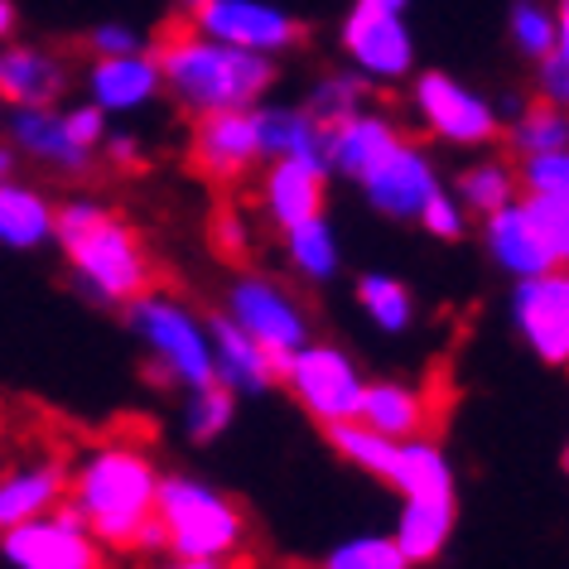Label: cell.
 <instances>
[{
  "instance_id": "1",
  "label": "cell",
  "mask_w": 569,
  "mask_h": 569,
  "mask_svg": "<svg viewBox=\"0 0 569 569\" xmlns=\"http://www.w3.org/2000/svg\"><path fill=\"white\" fill-rule=\"evenodd\" d=\"M160 463L136 439H107V445L82 449L68 468V497L82 526L102 550H164L160 521H154V497H160Z\"/></svg>"
},
{
  "instance_id": "2",
  "label": "cell",
  "mask_w": 569,
  "mask_h": 569,
  "mask_svg": "<svg viewBox=\"0 0 569 569\" xmlns=\"http://www.w3.org/2000/svg\"><path fill=\"white\" fill-rule=\"evenodd\" d=\"M53 241H59L78 290L97 305H131L154 284V261L146 241L117 208L97 198H68L53 212Z\"/></svg>"
},
{
  "instance_id": "3",
  "label": "cell",
  "mask_w": 569,
  "mask_h": 569,
  "mask_svg": "<svg viewBox=\"0 0 569 569\" xmlns=\"http://www.w3.org/2000/svg\"><path fill=\"white\" fill-rule=\"evenodd\" d=\"M160 68V88L189 111V117H208V111H237L266 102L276 88V59L251 49H232L198 30H169L154 53Z\"/></svg>"
},
{
  "instance_id": "4",
  "label": "cell",
  "mask_w": 569,
  "mask_h": 569,
  "mask_svg": "<svg viewBox=\"0 0 569 569\" xmlns=\"http://www.w3.org/2000/svg\"><path fill=\"white\" fill-rule=\"evenodd\" d=\"M154 521L164 536V555L183 560H237L247 546V511L212 482L193 473H164L154 497Z\"/></svg>"
},
{
  "instance_id": "5",
  "label": "cell",
  "mask_w": 569,
  "mask_h": 569,
  "mask_svg": "<svg viewBox=\"0 0 569 569\" xmlns=\"http://www.w3.org/2000/svg\"><path fill=\"white\" fill-rule=\"evenodd\" d=\"M126 323H131L140 352H146L150 372L169 381L179 391H193L212 377V343H208V319L193 305H183L169 290H150L136 295L126 305Z\"/></svg>"
},
{
  "instance_id": "6",
  "label": "cell",
  "mask_w": 569,
  "mask_h": 569,
  "mask_svg": "<svg viewBox=\"0 0 569 569\" xmlns=\"http://www.w3.org/2000/svg\"><path fill=\"white\" fill-rule=\"evenodd\" d=\"M222 315L247 338H256L276 362H284L295 348H305L309 338H315V329H309V309L300 305V295L276 276H261V270H241V276L227 284Z\"/></svg>"
},
{
  "instance_id": "7",
  "label": "cell",
  "mask_w": 569,
  "mask_h": 569,
  "mask_svg": "<svg viewBox=\"0 0 569 569\" xmlns=\"http://www.w3.org/2000/svg\"><path fill=\"white\" fill-rule=\"evenodd\" d=\"M280 381L290 387V396L300 401V410L323 430L343 420H358V401H362V367L352 362V352L333 348V343H315L309 338L305 348H295L290 358L280 362Z\"/></svg>"
},
{
  "instance_id": "8",
  "label": "cell",
  "mask_w": 569,
  "mask_h": 569,
  "mask_svg": "<svg viewBox=\"0 0 569 569\" xmlns=\"http://www.w3.org/2000/svg\"><path fill=\"white\" fill-rule=\"evenodd\" d=\"M410 107H416V121L445 146L488 150L502 136V111L449 73H420L410 88Z\"/></svg>"
},
{
  "instance_id": "9",
  "label": "cell",
  "mask_w": 569,
  "mask_h": 569,
  "mask_svg": "<svg viewBox=\"0 0 569 569\" xmlns=\"http://www.w3.org/2000/svg\"><path fill=\"white\" fill-rule=\"evenodd\" d=\"M0 555L10 569H102V546L82 526V517L68 502L34 521H20L0 531Z\"/></svg>"
},
{
  "instance_id": "10",
  "label": "cell",
  "mask_w": 569,
  "mask_h": 569,
  "mask_svg": "<svg viewBox=\"0 0 569 569\" xmlns=\"http://www.w3.org/2000/svg\"><path fill=\"white\" fill-rule=\"evenodd\" d=\"M352 183L362 189L367 208L381 212V218H391V222H416V212L430 203V193L445 189V183H439V169L430 160V150H425L420 140H410V136L396 140V146L381 154V160L367 164Z\"/></svg>"
},
{
  "instance_id": "11",
  "label": "cell",
  "mask_w": 569,
  "mask_h": 569,
  "mask_svg": "<svg viewBox=\"0 0 569 569\" xmlns=\"http://www.w3.org/2000/svg\"><path fill=\"white\" fill-rule=\"evenodd\" d=\"M193 30L218 44L266 53V59H280L305 39V24L270 0H203L193 6Z\"/></svg>"
},
{
  "instance_id": "12",
  "label": "cell",
  "mask_w": 569,
  "mask_h": 569,
  "mask_svg": "<svg viewBox=\"0 0 569 569\" xmlns=\"http://www.w3.org/2000/svg\"><path fill=\"white\" fill-rule=\"evenodd\" d=\"M343 53L367 82H406L416 73V34L401 10H381L358 0L343 20Z\"/></svg>"
},
{
  "instance_id": "13",
  "label": "cell",
  "mask_w": 569,
  "mask_h": 569,
  "mask_svg": "<svg viewBox=\"0 0 569 569\" xmlns=\"http://www.w3.org/2000/svg\"><path fill=\"white\" fill-rule=\"evenodd\" d=\"M189 160H193L198 174H208L212 183H241L247 174H256V169L266 164L256 107L208 111V117H193Z\"/></svg>"
},
{
  "instance_id": "14",
  "label": "cell",
  "mask_w": 569,
  "mask_h": 569,
  "mask_svg": "<svg viewBox=\"0 0 569 569\" xmlns=\"http://www.w3.org/2000/svg\"><path fill=\"white\" fill-rule=\"evenodd\" d=\"M511 329L546 367L569 362V276L565 270H540L521 276L511 290Z\"/></svg>"
},
{
  "instance_id": "15",
  "label": "cell",
  "mask_w": 569,
  "mask_h": 569,
  "mask_svg": "<svg viewBox=\"0 0 569 569\" xmlns=\"http://www.w3.org/2000/svg\"><path fill=\"white\" fill-rule=\"evenodd\" d=\"M329 164L323 160H300V154H280V160L261 164V183H256V203H261L266 227H284L319 218L329 208Z\"/></svg>"
},
{
  "instance_id": "16",
  "label": "cell",
  "mask_w": 569,
  "mask_h": 569,
  "mask_svg": "<svg viewBox=\"0 0 569 569\" xmlns=\"http://www.w3.org/2000/svg\"><path fill=\"white\" fill-rule=\"evenodd\" d=\"M6 146L16 150V160H34L68 179L88 174L97 164V150H88L68 131L63 107H16L6 121Z\"/></svg>"
},
{
  "instance_id": "17",
  "label": "cell",
  "mask_w": 569,
  "mask_h": 569,
  "mask_svg": "<svg viewBox=\"0 0 569 569\" xmlns=\"http://www.w3.org/2000/svg\"><path fill=\"white\" fill-rule=\"evenodd\" d=\"M160 68L154 53L131 49V53H97L88 68V102L102 107L107 117H131V111L150 107L160 97Z\"/></svg>"
},
{
  "instance_id": "18",
  "label": "cell",
  "mask_w": 569,
  "mask_h": 569,
  "mask_svg": "<svg viewBox=\"0 0 569 569\" xmlns=\"http://www.w3.org/2000/svg\"><path fill=\"white\" fill-rule=\"evenodd\" d=\"M482 241H488L492 266L507 270L511 280L540 276V270H565L560 261H555L550 241L540 237V227L531 222V212H526L521 193L511 198V203H502L497 212H488V218H482Z\"/></svg>"
},
{
  "instance_id": "19",
  "label": "cell",
  "mask_w": 569,
  "mask_h": 569,
  "mask_svg": "<svg viewBox=\"0 0 569 569\" xmlns=\"http://www.w3.org/2000/svg\"><path fill=\"white\" fill-rule=\"evenodd\" d=\"M208 343H212V377L237 396H261L280 381V362L247 338L227 315H208Z\"/></svg>"
},
{
  "instance_id": "20",
  "label": "cell",
  "mask_w": 569,
  "mask_h": 569,
  "mask_svg": "<svg viewBox=\"0 0 569 569\" xmlns=\"http://www.w3.org/2000/svg\"><path fill=\"white\" fill-rule=\"evenodd\" d=\"M68 92V63L49 49L6 44L0 49V102L6 107H59Z\"/></svg>"
},
{
  "instance_id": "21",
  "label": "cell",
  "mask_w": 569,
  "mask_h": 569,
  "mask_svg": "<svg viewBox=\"0 0 569 569\" xmlns=\"http://www.w3.org/2000/svg\"><path fill=\"white\" fill-rule=\"evenodd\" d=\"M396 140H401V126L381 111H352V117L323 126V164L329 174H343V179H358L367 164L381 160Z\"/></svg>"
},
{
  "instance_id": "22",
  "label": "cell",
  "mask_w": 569,
  "mask_h": 569,
  "mask_svg": "<svg viewBox=\"0 0 569 569\" xmlns=\"http://www.w3.org/2000/svg\"><path fill=\"white\" fill-rule=\"evenodd\" d=\"M68 497V463L34 459L20 468H0V531L20 521H34Z\"/></svg>"
},
{
  "instance_id": "23",
  "label": "cell",
  "mask_w": 569,
  "mask_h": 569,
  "mask_svg": "<svg viewBox=\"0 0 569 569\" xmlns=\"http://www.w3.org/2000/svg\"><path fill=\"white\" fill-rule=\"evenodd\" d=\"M453 526H459V497H406L391 536L410 565H430L449 550Z\"/></svg>"
},
{
  "instance_id": "24",
  "label": "cell",
  "mask_w": 569,
  "mask_h": 569,
  "mask_svg": "<svg viewBox=\"0 0 569 569\" xmlns=\"http://www.w3.org/2000/svg\"><path fill=\"white\" fill-rule=\"evenodd\" d=\"M53 212L59 203L16 174L0 179V247L6 251H39L53 241Z\"/></svg>"
},
{
  "instance_id": "25",
  "label": "cell",
  "mask_w": 569,
  "mask_h": 569,
  "mask_svg": "<svg viewBox=\"0 0 569 569\" xmlns=\"http://www.w3.org/2000/svg\"><path fill=\"white\" fill-rule=\"evenodd\" d=\"M358 420L387 439L425 435V425H430V396L420 387H406V381H367L362 401H358Z\"/></svg>"
},
{
  "instance_id": "26",
  "label": "cell",
  "mask_w": 569,
  "mask_h": 569,
  "mask_svg": "<svg viewBox=\"0 0 569 569\" xmlns=\"http://www.w3.org/2000/svg\"><path fill=\"white\" fill-rule=\"evenodd\" d=\"M387 488H396L401 497H453V463L445 445L430 435L396 439Z\"/></svg>"
},
{
  "instance_id": "27",
  "label": "cell",
  "mask_w": 569,
  "mask_h": 569,
  "mask_svg": "<svg viewBox=\"0 0 569 569\" xmlns=\"http://www.w3.org/2000/svg\"><path fill=\"white\" fill-rule=\"evenodd\" d=\"M280 247H284V266H290L305 284H329V280L343 276V241H338L329 212L284 227Z\"/></svg>"
},
{
  "instance_id": "28",
  "label": "cell",
  "mask_w": 569,
  "mask_h": 569,
  "mask_svg": "<svg viewBox=\"0 0 569 569\" xmlns=\"http://www.w3.org/2000/svg\"><path fill=\"white\" fill-rule=\"evenodd\" d=\"M358 309L362 319L372 323V329L401 338L416 329L420 319V305H416V290H410L406 280L387 276V270H367V276H358Z\"/></svg>"
},
{
  "instance_id": "29",
  "label": "cell",
  "mask_w": 569,
  "mask_h": 569,
  "mask_svg": "<svg viewBox=\"0 0 569 569\" xmlns=\"http://www.w3.org/2000/svg\"><path fill=\"white\" fill-rule=\"evenodd\" d=\"M256 121H261L266 160H280V154L323 160V126L309 117L305 107H266V102H256Z\"/></svg>"
},
{
  "instance_id": "30",
  "label": "cell",
  "mask_w": 569,
  "mask_h": 569,
  "mask_svg": "<svg viewBox=\"0 0 569 569\" xmlns=\"http://www.w3.org/2000/svg\"><path fill=\"white\" fill-rule=\"evenodd\" d=\"M521 189H517V169H511L507 160H478L468 164L459 179H453V198L478 212V218H488V212H497L502 203H511Z\"/></svg>"
},
{
  "instance_id": "31",
  "label": "cell",
  "mask_w": 569,
  "mask_h": 569,
  "mask_svg": "<svg viewBox=\"0 0 569 569\" xmlns=\"http://www.w3.org/2000/svg\"><path fill=\"white\" fill-rule=\"evenodd\" d=\"M232 420H237V391H227L222 381H203V387H193L189 401H183V435H189L193 445L222 439L232 430Z\"/></svg>"
},
{
  "instance_id": "32",
  "label": "cell",
  "mask_w": 569,
  "mask_h": 569,
  "mask_svg": "<svg viewBox=\"0 0 569 569\" xmlns=\"http://www.w3.org/2000/svg\"><path fill=\"white\" fill-rule=\"evenodd\" d=\"M329 445L338 449V459L352 463L358 473L377 478V482H387V473H391V453H396V439L377 435V430H367L362 420H343V425H333V430H329Z\"/></svg>"
},
{
  "instance_id": "33",
  "label": "cell",
  "mask_w": 569,
  "mask_h": 569,
  "mask_svg": "<svg viewBox=\"0 0 569 569\" xmlns=\"http://www.w3.org/2000/svg\"><path fill=\"white\" fill-rule=\"evenodd\" d=\"M319 569H416V565L401 555L391 531H358L338 540L319 560Z\"/></svg>"
},
{
  "instance_id": "34",
  "label": "cell",
  "mask_w": 569,
  "mask_h": 569,
  "mask_svg": "<svg viewBox=\"0 0 569 569\" xmlns=\"http://www.w3.org/2000/svg\"><path fill=\"white\" fill-rule=\"evenodd\" d=\"M511 150H517V154L569 150V117H565V107H550V102L517 107V117H511Z\"/></svg>"
},
{
  "instance_id": "35",
  "label": "cell",
  "mask_w": 569,
  "mask_h": 569,
  "mask_svg": "<svg viewBox=\"0 0 569 569\" xmlns=\"http://www.w3.org/2000/svg\"><path fill=\"white\" fill-rule=\"evenodd\" d=\"M565 30H569V6L565 0L555 10L536 6V0H521V6L511 10V44H517L526 59H540V53H546Z\"/></svg>"
},
{
  "instance_id": "36",
  "label": "cell",
  "mask_w": 569,
  "mask_h": 569,
  "mask_svg": "<svg viewBox=\"0 0 569 569\" xmlns=\"http://www.w3.org/2000/svg\"><path fill=\"white\" fill-rule=\"evenodd\" d=\"M362 107H367V78L362 73H329L323 82H315V92H309V102H305V111L319 126H333Z\"/></svg>"
},
{
  "instance_id": "37",
  "label": "cell",
  "mask_w": 569,
  "mask_h": 569,
  "mask_svg": "<svg viewBox=\"0 0 569 569\" xmlns=\"http://www.w3.org/2000/svg\"><path fill=\"white\" fill-rule=\"evenodd\" d=\"M511 169L521 193H569V150H531Z\"/></svg>"
},
{
  "instance_id": "38",
  "label": "cell",
  "mask_w": 569,
  "mask_h": 569,
  "mask_svg": "<svg viewBox=\"0 0 569 569\" xmlns=\"http://www.w3.org/2000/svg\"><path fill=\"white\" fill-rule=\"evenodd\" d=\"M521 203L540 227V237L550 241L555 261L569 266V193H521Z\"/></svg>"
},
{
  "instance_id": "39",
  "label": "cell",
  "mask_w": 569,
  "mask_h": 569,
  "mask_svg": "<svg viewBox=\"0 0 569 569\" xmlns=\"http://www.w3.org/2000/svg\"><path fill=\"white\" fill-rule=\"evenodd\" d=\"M536 92H540V102H550V107L569 102V30L536 59Z\"/></svg>"
},
{
  "instance_id": "40",
  "label": "cell",
  "mask_w": 569,
  "mask_h": 569,
  "mask_svg": "<svg viewBox=\"0 0 569 569\" xmlns=\"http://www.w3.org/2000/svg\"><path fill=\"white\" fill-rule=\"evenodd\" d=\"M416 222H420L430 237H439V241H459V237H468V208H463L449 189H435V193H430V203L416 212Z\"/></svg>"
},
{
  "instance_id": "41",
  "label": "cell",
  "mask_w": 569,
  "mask_h": 569,
  "mask_svg": "<svg viewBox=\"0 0 569 569\" xmlns=\"http://www.w3.org/2000/svg\"><path fill=\"white\" fill-rule=\"evenodd\" d=\"M92 49L97 53H131V49H146V44H140V34L131 30V24H97Z\"/></svg>"
},
{
  "instance_id": "42",
  "label": "cell",
  "mask_w": 569,
  "mask_h": 569,
  "mask_svg": "<svg viewBox=\"0 0 569 569\" xmlns=\"http://www.w3.org/2000/svg\"><path fill=\"white\" fill-rule=\"evenodd\" d=\"M97 154H107L111 164H136L140 160V140L131 131H107L102 136V150H97Z\"/></svg>"
},
{
  "instance_id": "43",
  "label": "cell",
  "mask_w": 569,
  "mask_h": 569,
  "mask_svg": "<svg viewBox=\"0 0 569 569\" xmlns=\"http://www.w3.org/2000/svg\"><path fill=\"white\" fill-rule=\"evenodd\" d=\"M154 569H227V565H218V560H183V555H164Z\"/></svg>"
},
{
  "instance_id": "44",
  "label": "cell",
  "mask_w": 569,
  "mask_h": 569,
  "mask_svg": "<svg viewBox=\"0 0 569 569\" xmlns=\"http://www.w3.org/2000/svg\"><path fill=\"white\" fill-rule=\"evenodd\" d=\"M222 237H227V247H247V222H241V218H227V222H222Z\"/></svg>"
},
{
  "instance_id": "45",
  "label": "cell",
  "mask_w": 569,
  "mask_h": 569,
  "mask_svg": "<svg viewBox=\"0 0 569 569\" xmlns=\"http://www.w3.org/2000/svg\"><path fill=\"white\" fill-rule=\"evenodd\" d=\"M16 34V0H0V44Z\"/></svg>"
},
{
  "instance_id": "46",
  "label": "cell",
  "mask_w": 569,
  "mask_h": 569,
  "mask_svg": "<svg viewBox=\"0 0 569 569\" xmlns=\"http://www.w3.org/2000/svg\"><path fill=\"white\" fill-rule=\"evenodd\" d=\"M6 174H16V150L0 146V179H6Z\"/></svg>"
},
{
  "instance_id": "47",
  "label": "cell",
  "mask_w": 569,
  "mask_h": 569,
  "mask_svg": "<svg viewBox=\"0 0 569 569\" xmlns=\"http://www.w3.org/2000/svg\"><path fill=\"white\" fill-rule=\"evenodd\" d=\"M367 6H381V10H401V16H406V6H410V0H367Z\"/></svg>"
},
{
  "instance_id": "48",
  "label": "cell",
  "mask_w": 569,
  "mask_h": 569,
  "mask_svg": "<svg viewBox=\"0 0 569 569\" xmlns=\"http://www.w3.org/2000/svg\"><path fill=\"white\" fill-rule=\"evenodd\" d=\"M179 6H189V10H193V6H203V0H179Z\"/></svg>"
}]
</instances>
